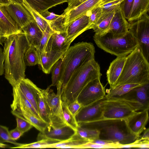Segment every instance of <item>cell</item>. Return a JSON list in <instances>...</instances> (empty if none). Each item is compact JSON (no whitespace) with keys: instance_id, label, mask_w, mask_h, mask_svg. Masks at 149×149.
Listing matches in <instances>:
<instances>
[{"instance_id":"cell-39","label":"cell","mask_w":149,"mask_h":149,"mask_svg":"<svg viewBox=\"0 0 149 149\" xmlns=\"http://www.w3.org/2000/svg\"><path fill=\"white\" fill-rule=\"evenodd\" d=\"M0 142L3 143H10L14 145L15 147L22 146L24 144L18 143L13 139L10 135L8 128L0 124Z\"/></svg>"},{"instance_id":"cell-38","label":"cell","mask_w":149,"mask_h":149,"mask_svg":"<svg viewBox=\"0 0 149 149\" xmlns=\"http://www.w3.org/2000/svg\"><path fill=\"white\" fill-rule=\"evenodd\" d=\"M61 104L63 116L65 122L68 125L76 130L78 125L75 117L70 111L65 102L61 100Z\"/></svg>"},{"instance_id":"cell-16","label":"cell","mask_w":149,"mask_h":149,"mask_svg":"<svg viewBox=\"0 0 149 149\" xmlns=\"http://www.w3.org/2000/svg\"><path fill=\"white\" fill-rule=\"evenodd\" d=\"M89 15V11L74 20L66 27L67 42L69 45L79 35L90 29Z\"/></svg>"},{"instance_id":"cell-10","label":"cell","mask_w":149,"mask_h":149,"mask_svg":"<svg viewBox=\"0 0 149 149\" xmlns=\"http://www.w3.org/2000/svg\"><path fill=\"white\" fill-rule=\"evenodd\" d=\"M100 80L96 79L91 81L80 92L77 100L82 107L91 104L105 97V89Z\"/></svg>"},{"instance_id":"cell-29","label":"cell","mask_w":149,"mask_h":149,"mask_svg":"<svg viewBox=\"0 0 149 149\" xmlns=\"http://www.w3.org/2000/svg\"><path fill=\"white\" fill-rule=\"evenodd\" d=\"M34 90L37 103L39 114L43 120L50 125L51 122L48 108L42 92L41 89L35 85Z\"/></svg>"},{"instance_id":"cell-6","label":"cell","mask_w":149,"mask_h":149,"mask_svg":"<svg viewBox=\"0 0 149 149\" xmlns=\"http://www.w3.org/2000/svg\"><path fill=\"white\" fill-rule=\"evenodd\" d=\"M93 39L99 48L117 57L127 56L138 46L136 39L129 31L121 37H114L107 33L102 35L95 34Z\"/></svg>"},{"instance_id":"cell-54","label":"cell","mask_w":149,"mask_h":149,"mask_svg":"<svg viewBox=\"0 0 149 149\" xmlns=\"http://www.w3.org/2000/svg\"><path fill=\"white\" fill-rule=\"evenodd\" d=\"M10 148V146L0 142V148Z\"/></svg>"},{"instance_id":"cell-44","label":"cell","mask_w":149,"mask_h":149,"mask_svg":"<svg viewBox=\"0 0 149 149\" xmlns=\"http://www.w3.org/2000/svg\"><path fill=\"white\" fill-rule=\"evenodd\" d=\"M134 1V0H123L120 4L125 17L127 20L130 18Z\"/></svg>"},{"instance_id":"cell-31","label":"cell","mask_w":149,"mask_h":149,"mask_svg":"<svg viewBox=\"0 0 149 149\" xmlns=\"http://www.w3.org/2000/svg\"><path fill=\"white\" fill-rule=\"evenodd\" d=\"M143 85L137 84H124L115 85L106 90L107 98H117L124 95L133 88Z\"/></svg>"},{"instance_id":"cell-5","label":"cell","mask_w":149,"mask_h":149,"mask_svg":"<svg viewBox=\"0 0 149 149\" xmlns=\"http://www.w3.org/2000/svg\"><path fill=\"white\" fill-rule=\"evenodd\" d=\"M148 83L149 61L145 58L138 45L127 56L122 72L115 86L124 84L143 85Z\"/></svg>"},{"instance_id":"cell-18","label":"cell","mask_w":149,"mask_h":149,"mask_svg":"<svg viewBox=\"0 0 149 149\" xmlns=\"http://www.w3.org/2000/svg\"><path fill=\"white\" fill-rule=\"evenodd\" d=\"M13 88V100L10 105L12 110L23 109L42 120L39 113L24 94L16 87Z\"/></svg>"},{"instance_id":"cell-46","label":"cell","mask_w":149,"mask_h":149,"mask_svg":"<svg viewBox=\"0 0 149 149\" xmlns=\"http://www.w3.org/2000/svg\"><path fill=\"white\" fill-rule=\"evenodd\" d=\"M67 107L70 112L75 117L82 106L76 100L70 104Z\"/></svg>"},{"instance_id":"cell-25","label":"cell","mask_w":149,"mask_h":149,"mask_svg":"<svg viewBox=\"0 0 149 149\" xmlns=\"http://www.w3.org/2000/svg\"><path fill=\"white\" fill-rule=\"evenodd\" d=\"M35 85L30 79L25 78L21 80L15 87L24 94L39 113L34 90Z\"/></svg>"},{"instance_id":"cell-30","label":"cell","mask_w":149,"mask_h":149,"mask_svg":"<svg viewBox=\"0 0 149 149\" xmlns=\"http://www.w3.org/2000/svg\"><path fill=\"white\" fill-rule=\"evenodd\" d=\"M116 9L107 13H102L92 29L94 30L95 34L102 35L107 33Z\"/></svg>"},{"instance_id":"cell-49","label":"cell","mask_w":149,"mask_h":149,"mask_svg":"<svg viewBox=\"0 0 149 149\" xmlns=\"http://www.w3.org/2000/svg\"><path fill=\"white\" fill-rule=\"evenodd\" d=\"M113 148L111 146H104L90 142H88L79 146V148Z\"/></svg>"},{"instance_id":"cell-4","label":"cell","mask_w":149,"mask_h":149,"mask_svg":"<svg viewBox=\"0 0 149 149\" xmlns=\"http://www.w3.org/2000/svg\"><path fill=\"white\" fill-rule=\"evenodd\" d=\"M102 75L100 65L95 59L82 65L74 72L63 89L62 100L68 105L77 100L88 83L96 79H100Z\"/></svg>"},{"instance_id":"cell-13","label":"cell","mask_w":149,"mask_h":149,"mask_svg":"<svg viewBox=\"0 0 149 149\" xmlns=\"http://www.w3.org/2000/svg\"><path fill=\"white\" fill-rule=\"evenodd\" d=\"M76 133V130L68 125L54 127L49 125L43 132H40L37 139H48L62 142L70 139Z\"/></svg>"},{"instance_id":"cell-40","label":"cell","mask_w":149,"mask_h":149,"mask_svg":"<svg viewBox=\"0 0 149 149\" xmlns=\"http://www.w3.org/2000/svg\"><path fill=\"white\" fill-rule=\"evenodd\" d=\"M62 63V58L58 60L53 65L50 71L52 74V84L50 86H56L60 76Z\"/></svg>"},{"instance_id":"cell-20","label":"cell","mask_w":149,"mask_h":149,"mask_svg":"<svg viewBox=\"0 0 149 149\" xmlns=\"http://www.w3.org/2000/svg\"><path fill=\"white\" fill-rule=\"evenodd\" d=\"M149 83L136 87L124 95L119 97L137 101L143 105V110H149Z\"/></svg>"},{"instance_id":"cell-34","label":"cell","mask_w":149,"mask_h":149,"mask_svg":"<svg viewBox=\"0 0 149 149\" xmlns=\"http://www.w3.org/2000/svg\"><path fill=\"white\" fill-rule=\"evenodd\" d=\"M22 4L29 11L38 25L43 33L49 25L48 22L42 18L38 13L33 9L25 0H22Z\"/></svg>"},{"instance_id":"cell-26","label":"cell","mask_w":149,"mask_h":149,"mask_svg":"<svg viewBox=\"0 0 149 149\" xmlns=\"http://www.w3.org/2000/svg\"><path fill=\"white\" fill-rule=\"evenodd\" d=\"M11 113L15 117L23 118L29 122L40 132H43L46 127L49 125L48 123L38 118L35 116L22 109L11 111Z\"/></svg>"},{"instance_id":"cell-42","label":"cell","mask_w":149,"mask_h":149,"mask_svg":"<svg viewBox=\"0 0 149 149\" xmlns=\"http://www.w3.org/2000/svg\"><path fill=\"white\" fill-rule=\"evenodd\" d=\"M64 17L62 14L54 20L49 22V25L53 31H66L63 24Z\"/></svg>"},{"instance_id":"cell-52","label":"cell","mask_w":149,"mask_h":149,"mask_svg":"<svg viewBox=\"0 0 149 149\" xmlns=\"http://www.w3.org/2000/svg\"><path fill=\"white\" fill-rule=\"evenodd\" d=\"M4 56L3 49L0 47V76L3 75L4 72Z\"/></svg>"},{"instance_id":"cell-12","label":"cell","mask_w":149,"mask_h":149,"mask_svg":"<svg viewBox=\"0 0 149 149\" xmlns=\"http://www.w3.org/2000/svg\"><path fill=\"white\" fill-rule=\"evenodd\" d=\"M0 4L3 7L21 29L29 22L35 20L30 13L22 3L11 0L8 4Z\"/></svg>"},{"instance_id":"cell-7","label":"cell","mask_w":149,"mask_h":149,"mask_svg":"<svg viewBox=\"0 0 149 149\" xmlns=\"http://www.w3.org/2000/svg\"><path fill=\"white\" fill-rule=\"evenodd\" d=\"M140 110H143V106L137 101L122 97L107 98L103 118L126 120L135 112Z\"/></svg>"},{"instance_id":"cell-11","label":"cell","mask_w":149,"mask_h":149,"mask_svg":"<svg viewBox=\"0 0 149 149\" xmlns=\"http://www.w3.org/2000/svg\"><path fill=\"white\" fill-rule=\"evenodd\" d=\"M105 97L91 104L83 106L75 116L78 124L94 121L103 119Z\"/></svg>"},{"instance_id":"cell-56","label":"cell","mask_w":149,"mask_h":149,"mask_svg":"<svg viewBox=\"0 0 149 149\" xmlns=\"http://www.w3.org/2000/svg\"><path fill=\"white\" fill-rule=\"evenodd\" d=\"M11 0H0V4H6L9 3Z\"/></svg>"},{"instance_id":"cell-58","label":"cell","mask_w":149,"mask_h":149,"mask_svg":"<svg viewBox=\"0 0 149 149\" xmlns=\"http://www.w3.org/2000/svg\"><path fill=\"white\" fill-rule=\"evenodd\" d=\"M15 1L20 3H22V0H14Z\"/></svg>"},{"instance_id":"cell-27","label":"cell","mask_w":149,"mask_h":149,"mask_svg":"<svg viewBox=\"0 0 149 149\" xmlns=\"http://www.w3.org/2000/svg\"><path fill=\"white\" fill-rule=\"evenodd\" d=\"M149 10V0H134L130 18L127 20L130 23L147 13Z\"/></svg>"},{"instance_id":"cell-17","label":"cell","mask_w":149,"mask_h":149,"mask_svg":"<svg viewBox=\"0 0 149 149\" xmlns=\"http://www.w3.org/2000/svg\"><path fill=\"white\" fill-rule=\"evenodd\" d=\"M102 0H87L65 14L64 26L66 27L72 21L99 6Z\"/></svg>"},{"instance_id":"cell-24","label":"cell","mask_w":149,"mask_h":149,"mask_svg":"<svg viewBox=\"0 0 149 149\" xmlns=\"http://www.w3.org/2000/svg\"><path fill=\"white\" fill-rule=\"evenodd\" d=\"M65 53L56 50L45 52L42 56L38 64L42 71L46 74H49L53 65L63 57Z\"/></svg>"},{"instance_id":"cell-48","label":"cell","mask_w":149,"mask_h":149,"mask_svg":"<svg viewBox=\"0 0 149 149\" xmlns=\"http://www.w3.org/2000/svg\"><path fill=\"white\" fill-rule=\"evenodd\" d=\"M40 16L48 22L54 20L58 18L60 15H56L53 13L46 10L39 14Z\"/></svg>"},{"instance_id":"cell-32","label":"cell","mask_w":149,"mask_h":149,"mask_svg":"<svg viewBox=\"0 0 149 149\" xmlns=\"http://www.w3.org/2000/svg\"><path fill=\"white\" fill-rule=\"evenodd\" d=\"M89 141L83 138L77 133L70 139L49 146L48 148H79V146Z\"/></svg>"},{"instance_id":"cell-50","label":"cell","mask_w":149,"mask_h":149,"mask_svg":"<svg viewBox=\"0 0 149 149\" xmlns=\"http://www.w3.org/2000/svg\"><path fill=\"white\" fill-rule=\"evenodd\" d=\"M89 142L102 145L111 146L114 148H116V146H117L116 144L112 142L99 139H94Z\"/></svg>"},{"instance_id":"cell-33","label":"cell","mask_w":149,"mask_h":149,"mask_svg":"<svg viewBox=\"0 0 149 149\" xmlns=\"http://www.w3.org/2000/svg\"><path fill=\"white\" fill-rule=\"evenodd\" d=\"M77 133L81 137L89 142L99 139V132L97 129L84 127L78 125L76 129Z\"/></svg>"},{"instance_id":"cell-15","label":"cell","mask_w":149,"mask_h":149,"mask_svg":"<svg viewBox=\"0 0 149 149\" xmlns=\"http://www.w3.org/2000/svg\"><path fill=\"white\" fill-rule=\"evenodd\" d=\"M148 111V109L136 111L125 120L130 131L138 138L146 128L149 119Z\"/></svg>"},{"instance_id":"cell-51","label":"cell","mask_w":149,"mask_h":149,"mask_svg":"<svg viewBox=\"0 0 149 149\" xmlns=\"http://www.w3.org/2000/svg\"><path fill=\"white\" fill-rule=\"evenodd\" d=\"M9 133L11 138L15 141L19 139L24 134L16 127L9 131Z\"/></svg>"},{"instance_id":"cell-43","label":"cell","mask_w":149,"mask_h":149,"mask_svg":"<svg viewBox=\"0 0 149 149\" xmlns=\"http://www.w3.org/2000/svg\"><path fill=\"white\" fill-rule=\"evenodd\" d=\"M17 126L16 127L23 133L28 131L33 126L26 120L16 116Z\"/></svg>"},{"instance_id":"cell-53","label":"cell","mask_w":149,"mask_h":149,"mask_svg":"<svg viewBox=\"0 0 149 149\" xmlns=\"http://www.w3.org/2000/svg\"><path fill=\"white\" fill-rule=\"evenodd\" d=\"M143 133L142 135L140 136L139 138H141L142 140L144 141H149V129L146 128L143 131Z\"/></svg>"},{"instance_id":"cell-3","label":"cell","mask_w":149,"mask_h":149,"mask_svg":"<svg viewBox=\"0 0 149 149\" xmlns=\"http://www.w3.org/2000/svg\"><path fill=\"white\" fill-rule=\"evenodd\" d=\"M78 124L81 127L97 130L100 132L99 139L112 142L117 146L131 143L139 138L130 132L124 120L103 118Z\"/></svg>"},{"instance_id":"cell-55","label":"cell","mask_w":149,"mask_h":149,"mask_svg":"<svg viewBox=\"0 0 149 149\" xmlns=\"http://www.w3.org/2000/svg\"><path fill=\"white\" fill-rule=\"evenodd\" d=\"M115 0H102L99 6H102L107 3Z\"/></svg>"},{"instance_id":"cell-28","label":"cell","mask_w":149,"mask_h":149,"mask_svg":"<svg viewBox=\"0 0 149 149\" xmlns=\"http://www.w3.org/2000/svg\"><path fill=\"white\" fill-rule=\"evenodd\" d=\"M30 6L39 14L68 0H25Z\"/></svg>"},{"instance_id":"cell-57","label":"cell","mask_w":149,"mask_h":149,"mask_svg":"<svg viewBox=\"0 0 149 149\" xmlns=\"http://www.w3.org/2000/svg\"><path fill=\"white\" fill-rule=\"evenodd\" d=\"M4 38V35L3 31L1 28L0 27V40Z\"/></svg>"},{"instance_id":"cell-41","label":"cell","mask_w":149,"mask_h":149,"mask_svg":"<svg viewBox=\"0 0 149 149\" xmlns=\"http://www.w3.org/2000/svg\"><path fill=\"white\" fill-rule=\"evenodd\" d=\"M102 7L98 6L89 11V25L90 29L95 25L102 14Z\"/></svg>"},{"instance_id":"cell-14","label":"cell","mask_w":149,"mask_h":149,"mask_svg":"<svg viewBox=\"0 0 149 149\" xmlns=\"http://www.w3.org/2000/svg\"><path fill=\"white\" fill-rule=\"evenodd\" d=\"M129 24L120 5L115 10L107 33L116 37L124 36L129 32Z\"/></svg>"},{"instance_id":"cell-8","label":"cell","mask_w":149,"mask_h":149,"mask_svg":"<svg viewBox=\"0 0 149 149\" xmlns=\"http://www.w3.org/2000/svg\"><path fill=\"white\" fill-rule=\"evenodd\" d=\"M129 31L136 39L140 51L149 61V16L147 13L129 23Z\"/></svg>"},{"instance_id":"cell-23","label":"cell","mask_w":149,"mask_h":149,"mask_svg":"<svg viewBox=\"0 0 149 149\" xmlns=\"http://www.w3.org/2000/svg\"><path fill=\"white\" fill-rule=\"evenodd\" d=\"M127 56L117 57L110 63L106 72L110 88L114 86L123 69Z\"/></svg>"},{"instance_id":"cell-47","label":"cell","mask_w":149,"mask_h":149,"mask_svg":"<svg viewBox=\"0 0 149 149\" xmlns=\"http://www.w3.org/2000/svg\"><path fill=\"white\" fill-rule=\"evenodd\" d=\"M87 0H68V6L63 14H65Z\"/></svg>"},{"instance_id":"cell-2","label":"cell","mask_w":149,"mask_h":149,"mask_svg":"<svg viewBox=\"0 0 149 149\" xmlns=\"http://www.w3.org/2000/svg\"><path fill=\"white\" fill-rule=\"evenodd\" d=\"M95 50L91 42H82L69 47L62 57L57 93L61 96L64 88L74 72L87 62L95 59Z\"/></svg>"},{"instance_id":"cell-1","label":"cell","mask_w":149,"mask_h":149,"mask_svg":"<svg viewBox=\"0 0 149 149\" xmlns=\"http://www.w3.org/2000/svg\"><path fill=\"white\" fill-rule=\"evenodd\" d=\"M4 40L5 77L13 87L25 78L24 56L29 45L23 31L9 36Z\"/></svg>"},{"instance_id":"cell-9","label":"cell","mask_w":149,"mask_h":149,"mask_svg":"<svg viewBox=\"0 0 149 149\" xmlns=\"http://www.w3.org/2000/svg\"><path fill=\"white\" fill-rule=\"evenodd\" d=\"M50 87L49 86L46 89H41L48 108L51 122L49 125L54 127L68 125L63 116L61 95L55 94Z\"/></svg>"},{"instance_id":"cell-21","label":"cell","mask_w":149,"mask_h":149,"mask_svg":"<svg viewBox=\"0 0 149 149\" xmlns=\"http://www.w3.org/2000/svg\"><path fill=\"white\" fill-rule=\"evenodd\" d=\"M21 29L25 34L29 46L37 49L42 38L43 33L35 20L29 22Z\"/></svg>"},{"instance_id":"cell-35","label":"cell","mask_w":149,"mask_h":149,"mask_svg":"<svg viewBox=\"0 0 149 149\" xmlns=\"http://www.w3.org/2000/svg\"><path fill=\"white\" fill-rule=\"evenodd\" d=\"M24 60L26 66H33L39 63V60L36 49L29 46L24 54Z\"/></svg>"},{"instance_id":"cell-36","label":"cell","mask_w":149,"mask_h":149,"mask_svg":"<svg viewBox=\"0 0 149 149\" xmlns=\"http://www.w3.org/2000/svg\"><path fill=\"white\" fill-rule=\"evenodd\" d=\"M60 142L59 141L51 139H46L38 140L36 142L29 144H24L19 146L10 147V148H45L52 144Z\"/></svg>"},{"instance_id":"cell-37","label":"cell","mask_w":149,"mask_h":149,"mask_svg":"<svg viewBox=\"0 0 149 149\" xmlns=\"http://www.w3.org/2000/svg\"><path fill=\"white\" fill-rule=\"evenodd\" d=\"M53 32V31L48 25L43 33L42 38L38 47L36 49L38 57L39 63L42 56L44 53L48 41Z\"/></svg>"},{"instance_id":"cell-45","label":"cell","mask_w":149,"mask_h":149,"mask_svg":"<svg viewBox=\"0 0 149 149\" xmlns=\"http://www.w3.org/2000/svg\"><path fill=\"white\" fill-rule=\"evenodd\" d=\"M123 0H116L105 3L100 6L102 9V13H107L114 10L119 5Z\"/></svg>"},{"instance_id":"cell-22","label":"cell","mask_w":149,"mask_h":149,"mask_svg":"<svg viewBox=\"0 0 149 149\" xmlns=\"http://www.w3.org/2000/svg\"><path fill=\"white\" fill-rule=\"evenodd\" d=\"M0 27L5 38L11 35L22 32L3 8L0 4Z\"/></svg>"},{"instance_id":"cell-19","label":"cell","mask_w":149,"mask_h":149,"mask_svg":"<svg viewBox=\"0 0 149 149\" xmlns=\"http://www.w3.org/2000/svg\"><path fill=\"white\" fill-rule=\"evenodd\" d=\"M70 45L67 42L66 31H53L48 41L44 53L51 50L65 52Z\"/></svg>"}]
</instances>
